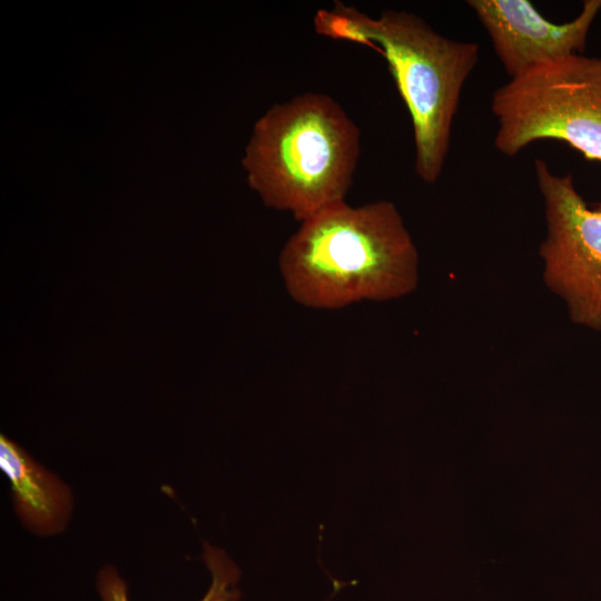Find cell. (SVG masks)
<instances>
[{"label": "cell", "instance_id": "6da1fadb", "mask_svg": "<svg viewBox=\"0 0 601 601\" xmlns=\"http://www.w3.org/2000/svg\"><path fill=\"white\" fill-rule=\"evenodd\" d=\"M278 266L289 296L318 309L396 299L418 282L416 246L388 200L344 201L302 221Z\"/></svg>", "mask_w": 601, "mask_h": 601}, {"label": "cell", "instance_id": "7a4b0ae2", "mask_svg": "<svg viewBox=\"0 0 601 601\" xmlns=\"http://www.w3.org/2000/svg\"><path fill=\"white\" fill-rule=\"evenodd\" d=\"M316 33L380 48L410 112L415 174L434 184L447 157L462 88L479 61L475 42L436 32L414 13L386 10L371 17L335 1L314 17Z\"/></svg>", "mask_w": 601, "mask_h": 601}, {"label": "cell", "instance_id": "3957f363", "mask_svg": "<svg viewBox=\"0 0 601 601\" xmlns=\"http://www.w3.org/2000/svg\"><path fill=\"white\" fill-rule=\"evenodd\" d=\"M359 141L358 127L336 100L304 92L256 121L243 166L264 205L302 223L345 201Z\"/></svg>", "mask_w": 601, "mask_h": 601}, {"label": "cell", "instance_id": "277c9868", "mask_svg": "<svg viewBox=\"0 0 601 601\" xmlns=\"http://www.w3.org/2000/svg\"><path fill=\"white\" fill-rule=\"evenodd\" d=\"M491 109L495 147L508 157L556 139L601 161V57L575 53L539 63L497 88Z\"/></svg>", "mask_w": 601, "mask_h": 601}, {"label": "cell", "instance_id": "5b68a950", "mask_svg": "<svg viewBox=\"0 0 601 601\" xmlns=\"http://www.w3.org/2000/svg\"><path fill=\"white\" fill-rule=\"evenodd\" d=\"M548 234L540 247L546 285L562 297L573 322L601 329V203L589 207L571 174L555 175L536 159Z\"/></svg>", "mask_w": 601, "mask_h": 601}, {"label": "cell", "instance_id": "8992f818", "mask_svg": "<svg viewBox=\"0 0 601 601\" xmlns=\"http://www.w3.org/2000/svg\"><path fill=\"white\" fill-rule=\"evenodd\" d=\"M503 68L513 78L548 60L582 55L601 0H585L578 17L555 23L528 0H469Z\"/></svg>", "mask_w": 601, "mask_h": 601}, {"label": "cell", "instance_id": "52a82bcc", "mask_svg": "<svg viewBox=\"0 0 601 601\" xmlns=\"http://www.w3.org/2000/svg\"><path fill=\"white\" fill-rule=\"evenodd\" d=\"M0 469L10 482L16 512L27 528L41 535L63 530L72 508L69 487L4 434L0 436Z\"/></svg>", "mask_w": 601, "mask_h": 601}, {"label": "cell", "instance_id": "ba28073f", "mask_svg": "<svg viewBox=\"0 0 601 601\" xmlns=\"http://www.w3.org/2000/svg\"><path fill=\"white\" fill-rule=\"evenodd\" d=\"M203 560L211 574V583L201 601H237L239 570L234 562L223 550L206 542ZM97 588L102 601H129L127 584L114 566L107 565L99 572Z\"/></svg>", "mask_w": 601, "mask_h": 601}]
</instances>
